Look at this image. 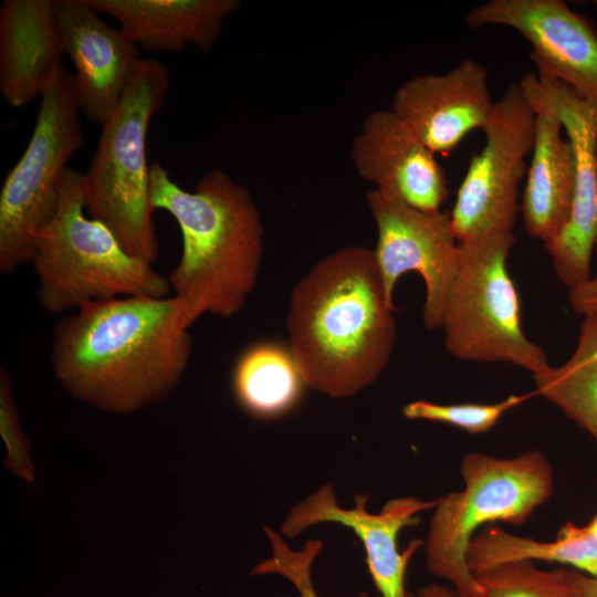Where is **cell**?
<instances>
[{"label": "cell", "mask_w": 597, "mask_h": 597, "mask_svg": "<svg viewBox=\"0 0 597 597\" xmlns=\"http://www.w3.org/2000/svg\"><path fill=\"white\" fill-rule=\"evenodd\" d=\"M395 310L374 250L346 245L320 260L294 286L286 314L306 387L338 399L375 383L396 344Z\"/></svg>", "instance_id": "cell-2"}, {"label": "cell", "mask_w": 597, "mask_h": 597, "mask_svg": "<svg viewBox=\"0 0 597 597\" xmlns=\"http://www.w3.org/2000/svg\"><path fill=\"white\" fill-rule=\"evenodd\" d=\"M478 580L483 588L482 597H545L528 588L492 580L483 576L478 577Z\"/></svg>", "instance_id": "cell-28"}, {"label": "cell", "mask_w": 597, "mask_h": 597, "mask_svg": "<svg viewBox=\"0 0 597 597\" xmlns=\"http://www.w3.org/2000/svg\"><path fill=\"white\" fill-rule=\"evenodd\" d=\"M535 121L519 82L511 83L494 102L482 127L484 145L472 156L457 191L450 218L459 242L489 232L513 233Z\"/></svg>", "instance_id": "cell-9"}, {"label": "cell", "mask_w": 597, "mask_h": 597, "mask_svg": "<svg viewBox=\"0 0 597 597\" xmlns=\"http://www.w3.org/2000/svg\"><path fill=\"white\" fill-rule=\"evenodd\" d=\"M471 28L504 25L532 45L530 57L541 71L597 103V29L562 0H490L470 10Z\"/></svg>", "instance_id": "cell-13"}, {"label": "cell", "mask_w": 597, "mask_h": 597, "mask_svg": "<svg viewBox=\"0 0 597 597\" xmlns=\"http://www.w3.org/2000/svg\"><path fill=\"white\" fill-rule=\"evenodd\" d=\"M349 155L356 172L374 189L411 207L438 211L449 197L436 154L391 109L368 114Z\"/></svg>", "instance_id": "cell-15"}, {"label": "cell", "mask_w": 597, "mask_h": 597, "mask_svg": "<svg viewBox=\"0 0 597 597\" xmlns=\"http://www.w3.org/2000/svg\"><path fill=\"white\" fill-rule=\"evenodd\" d=\"M527 561L557 563L597 576V540L587 526L569 521L547 542L519 536L491 524L473 536L467 551V564L475 577L505 564Z\"/></svg>", "instance_id": "cell-21"}, {"label": "cell", "mask_w": 597, "mask_h": 597, "mask_svg": "<svg viewBox=\"0 0 597 597\" xmlns=\"http://www.w3.org/2000/svg\"><path fill=\"white\" fill-rule=\"evenodd\" d=\"M533 105L549 107L561 119L576 158L574 198L567 222L545 244L559 281L573 289L590 277L597 244V103L582 98L567 84L541 72H528L519 82Z\"/></svg>", "instance_id": "cell-11"}, {"label": "cell", "mask_w": 597, "mask_h": 597, "mask_svg": "<svg viewBox=\"0 0 597 597\" xmlns=\"http://www.w3.org/2000/svg\"><path fill=\"white\" fill-rule=\"evenodd\" d=\"M494 102L486 67L465 59L443 74H417L396 91L391 111L434 154H449L482 129Z\"/></svg>", "instance_id": "cell-16"}, {"label": "cell", "mask_w": 597, "mask_h": 597, "mask_svg": "<svg viewBox=\"0 0 597 597\" xmlns=\"http://www.w3.org/2000/svg\"><path fill=\"white\" fill-rule=\"evenodd\" d=\"M74 75L62 66L40 98L24 153L0 190V272L31 263L36 233L54 213L70 158L83 146Z\"/></svg>", "instance_id": "cell-8"}, {"label": "cell", "mask_w": 597, "mask_h": 597, "mask_svg": "<svg viewBox=\"0 0 597 597\" xmlns=\"http://www.w3.org/2000/svg\"><path fill=\"white\" fill-rule=\"evenodd\" d=\"M85 209L83 172L67 167L56 209L34 240L31 263L39 304L63 313L118 297L169 296L168 279L130 255Z\"/></svg>", "instance_id": "cell-4"}, {"label": "cell", "mask_w": 597, "mask_h": 597, "mask_svg": "<svg viewBox=\"0 0 597 597\" xmlns=\"http://www.w3.org/2000/svg\"><path fill=\"white\" fill-rule=\"evenodd\" d=\"M595 160H596V168H597V137L595 143Z\"/></svg>", "instance_id": "cell-31"}, {"label": "cell", "mask_w": 597, "mask_h": 597, "mask_svg": "<svg viewBox=\"0 0 597 597\" xmlns=\"http://www.w3.org/2000/svg\"><path fill=\"white\" fill-rule=\"evenodd\" d=\"M263 530L271 545V556L256 564L251 574L253 576L280 575L294 585L300 597H318L312 583V566L323 549V541L308 540L301 549L294 551L287 545L282 534L269 526H264Z\"/></svg>", "instance_id": "cell-25"}, {"label": "cell", "mask_w": 597, "mask_h": 597, "mask_svg": "<svg viewBox=\"0 0 597 597\" xmlns=\"http://www.w3.org/2000/svg\"><path fill=\"white\" fill-rule=\"evenodd\" d=\"M192 344L175 296L118 297L88 303L61 318L53 332L51 365L75 398L129 413L174 390Z\"/></svg>", "instance_id": "cell-1"}, {"label": "cell", "mask_w": 597, "mask_h": 597, "mask_svg": "<svg viewBox=\"0 0 597 597\" xmlns=\"http://www.w3.org/2000/svg\"><path fill=\"white\" fill-rule=\"evenodd\" d=\"M409 597H462L453 587L428 584L418 588L415 593H409Z\"/></svg>", "instance_id": "cell-29"}, {"label": "cell", "mask_w": 597, "mask_h": 597, "mask_svg": "<svg viewBox=\"0 0 597 597\" xmlns=\"http://www.w3.org/2000/svg\"><path fill=\"white\" fill-rule=\"evenodd\" d=\"M531 105L536 113L535 137L521 211L527 233L548 244L570 213L576 158L572 144L562 136L558 116L547 106Z\"/></svg>", "instance_id": "cell-19"}, {"label": "cell", "mask_w": 597, "mask_h": 597, "mask_svg": "<svg viewBox=\"0 0 597 597\" xmlns=\"http://www.w3.org/2000/svg\"><path fill=\"white\" fill-rule=\"evenodd\" d=\"M568 302L576 314L584 317L597 316V276L589 277L584 283L569 289Z\"/></svg>", "instance_id": "cell-27"}, {"label": "cell", "mask_w": 597, "mask_h": 597, "mask_svg": "<svg viewBox=\"0 0 597 597\" xmlns=\"http://www.w3.org/2000/svg\"><path fill=\"white\" fill-rule=\"evenodd\" d=\"M368 499L367 494H356L353 509L342 507L334 485L325 483L291 507L281 525V534L294 538L320 523L344 525L362 542L368 573L381 597H409L406 590L407 568L425 541L413 538L399 552L398 536L405 527L418 525L419 514L432 510L438 499L396 498L387 501L377 513L367 510ZM359 597L367 595L362 593Z\"/></svg>", "instance_id": "cell-12"}, {"label": "cell", "mask_w": 597, "mask_h": 597, "mask_svg": "<svg viewBox=\"0 0 597 597\" xmlns=\"http://www.w3.org/2000/svg\"><path fill=\"white\" fill-rule=\"evenodd\" d=\"M481 576L522 586L545 597H597V576L574 568L545 570L527 561L505 564Z\"/></svg>", "instance_id": "cell-23"}, {"label": "cell", "mask_w": 597, "mask_h": 597, "mask_svg": "<svg viewBox=\"0 0 597 597\" xmlns=\"http://www.w3.org/2000/svg\"><path fill=\"white\" fill-rule=\"evenodd\" d=\"M526 398L527 396L510 395L495 404L454 405L415 400L402 407V415L410 420L442 422L475 434L489 431L506 411Z\"/></svg>", "instance_id": "cell-24"}, {"label": "cell", "mask_w": 597, "mask_h": 597, "mask_svg": "<svg viewBox=\"0 0 597 597\" xmlns=\"http://www.w3.org/2000/svg\"><path fill=\"white\" fill-rule=\"evenodd\" d=\"M513 233L489 232L459 242V265L441 328L459 359L510 363L537 375L547 357L522 328L521 302L506 261Z\"/></svg>", "instance_id": "cell-7"}, {"label": "cell", "mask_w": 597, "mask_h": 597, "mask_svg": "<svg viewBox=\"0 0 597 597\" xmlns=\"http://www.w3.org/2000/svg\"><path fill=\"white\" fill-rule=\"evenodd\" d=\"M594 537L597 540V514L593 516L590 522L586 525Z\"/></svg>", "instance_id": "cell-30"}, {"label": "cell", "mask_w": 597, "mask_h": 597, "mask_svg": "<svg viewBox=\"0 0 597 597\" xmlns=\"http://www.w3.org/2000/svg\"><path fill=\"white\" fill-rule=\"evenodd\" d=\"M65 54L54 0H4L0 6V92L14 108L41 98Z\"/></svg>", "instance_id": "cell-17"}, {"label": "cell", "mask_w": 597, "mask_h": 597, "mask_svg": "<svg viewBox=\"0 0 597 597\" xmlns=\"http://www.w3.org/2000/svg\"><path fill=\"white\" fill-rule=\"evenodd\" d=\"M168 90L166 66L144 59L116 112L102 126L95 156L83 172L88 216L103 222L130 255L150 264L158 258L159 240L150 202L147 133Z\"/></svg>", "instance_id": "cell-5"}, {"label": "cell", "mask_w": 597, "mask_h": 597, "mask_svg": "<svg viewBox=\"0 0 597 597\" xmlns=\"http://www.w3.org/2000/svg\"><path fill=\"white\" fill-rule=\"evenodd\" d=\"M596 6H597V1H595Z\"/></svg>", "instance_id": "cell-32"}, {"label": "cell", "mask_w": 597, "mask_h": 597, "mask_svg": "<svg viewBox=\"0 0 597 597\" xmlns=\"http://www.w3.org/2000/svg\"><path fill=\"white\" fill-rule=\"evenodd\" d=\"M231 387L242 410L260 420L291 413L307 388L287 344L270 339L241 352L232 368Z\"/></svg>", "instance_id": "cell-20"}, {"label": "cell", "mask_w": 597, "mask_h": 597, "mask_svg": "<svg viewBox=\"0 0 597 597\" xmlns=\"http://www.w3.org/2000/svg\"><path fill=\"white\" fill-rule=\"evenodd\" d=\"M65 54L75 67L80 111L103 126L119 106L142 61L121 28L100 18L87 0H54Z\"/></svg>", "instance_id": "cell-14"}, {"label": "cell", "mask_w": 597, "mask_h": 597, "mask_svg": "<svg viewBox=\"0 0 597 597\" xmlns=\"http://www.w3.org/2000/svg\"><path fill=\"white\" fill-rule=\"evenodd\" d=\"M113 17L136 44L151 52H178L187 45L210 50L239 0H87Z\"/></svg>", "instance_id": "cell-18"}, {"label": "cell", "mask_w": 597, "mask_h": 597, "mask_svg": "<svg viewBox=\"0 0 597 597\" xmlns=\"http://www.w3.org/2000/svg\"><path fill=\"white\" fill-rule=\"evenodd\" d=\"M366 203L377 229L374 252L388 296L392 300L402 274L419 273L426 285L422 323L430 331L441 328L460 255L450 213L417 209L374 188Z\"/></svg>", "instance_id": "cell-10"}, {"label": "cell", "mask_w": 597, "mask_h": 597, "mask_svg": "<svg viewBox=\"0 0 597 597\" xmlns=\"http://www.w3.org/2000/svg\"><path fill=\"white\" fill-rule=\"evenodd\" d=\"M150 202L177 221L182 250L167 276L190 328L211 314L235 316L255 289L264 251V226L248 188L227 172H206L192 191L150 165Z\"/></svg>", "instance_id": "cell-3"}, {"label": "cell", "mask_w": 597, "mask_h": 597, "mask_svg": "<svg viewBox=\"0 0 597 597\" xmlns=\"http://www.w3.org/2000/svg\"><path fill=\"white\" fill-rule=\"evenodd\" d=\"M535 392L557 406L597 442V316L584 317L568 360L534 375Z\"/></svg>", "instance_id": "cell-22"}, {"label": "cell", "mask_w": 597, "mask_h": 597, "mask_svg": "<svg viewBox=\"0 0 597 597\" xmlns=\"http://www.w3.org/2000/svg\"><path fill=\"white\" fill-rule=\"evenodd\" d=\"M464 488L438 499L425 541L426 564L462 597H482L483 588L467 564V551L483 527L503 522L524 524L552 495L553 469L532 450L513 458L481 452L463 457Z\"/></svg>", "instance_id": "cell-6"}, {"label": "cell", "mask_w": 597, "mask_h": 597, "mask_svg": "<svg viewBox=\"0 0 597 597\" xmlns=\"http://www.w3.org/2000/svg\"><path fill=\"white\" fill-rule=\"evenodd\" d=\"M0 433L7 449L6 467L20 479L32 482L34 467L29 454V440L20 423L9 375L0 369Z\"/></svg>", "instance_id": "cell-26"}]
</instances>
